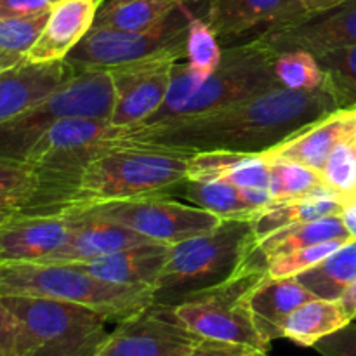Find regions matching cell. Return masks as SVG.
Returning <instances> with one entry per match:
<instances>
[{
    "instance_id": "1",
    "label": "cell",
    "mask_w": 356,
    "mask_h": 356,
    "mask_svg": "<svg viewBox=\"0 0 356 356\" xmlns=\"http://www.w3.org/2000/svg\"><path fill=\"white\" fill-rule=\"evenodd\" d=\"M337 108L329 89L299 92L278 86L209 113L120 127L113 143L167 146L191 153H264Z\"/></svg>"
},
{
    "instance_id": "2",
    "label": "cell",
    "mask_w": 356,
    "mask_h": 356,
    "mask_svg": "<svg viewBox=\"0 0 356 356\" xmlns=\"http://www.w3.org/2000/svg\"><path fill=\"white\" fill-rule=\"evenodd\" d=\"M191 152L111 143L75 179L59 211L104 202L165 195L186 181Z\"/></svg>"
},
{
    "instance_id": "3",
    "label": "cell",
    "mask_w": 356,
    "mask_h": 356,
    "mask_svg": "<svg viewBox=\"0 0 356 356\" xmlns=\"http://www.w3.org/2000/svg\"><path fill=\"white\" fill-rule=\"evenodd\" d=\"M256 243L252 219H221L211 232L174 243L153 287V301L176 306L226 284L245 266Z\"/></svg>"
},
{
    "instance_id": "4",
    "label": "cell",
    "mask_w": 356,
    "mask_h": 356,
    "mask_svg": "<svg viewBox=\"0 0 356 356\" xmlns=\"http://www.w3.org/2000/svg\"><path fill=\"white\" fill-rule=\"evenodd\" d=\"M0 294L59 299L87 306L120 322L153 302V289L122 285L70 264L0 263Z\"/></svg>"
},
{
    "instance_id": "5",
    "label": "cell",
    "mask_w": 356,
    "mask_h": 356,
    "mask_svg": "<svg viewBox=\"0 0 356 356\" xmlns=\"http://www.w3.org/2000/svg\"><path fill=\"white\" fill-rule=\"evenodd\" d=\"M2 299L17 322V356H96L110 336L111 320L87 306L33 296Z\"/></svg>"
},
{
    "instance_id": "6",
    "label": "cell",
    "mask_w": 356,
    "mask_h": 356,
    "mask_svg": "<svg viewBox=\"0 0 356 356\" xmlns=\"http://www.w3.org/2000/svg\"><path fill=\"white\" fill-rule=\"evenodd\" d=\"M115 89L110 72L83 70L30 110L0 124V160L24 163L31 146L65 118L110 122Z\"/></svg>"
},
{
    "instance_id": "7",
    "label": "cell",
    "mask_w": 356,
    "mask_h": 356,
    "mask_svg": "<svg viewBox=\"0 0 356 356\" xmlns=\"http://www.w3.org/2000/svg\"><path fill=\"white\" fill-rule=\"evenodd\" d=\"M268 277L266 268L247 257V263L232 280L198 292L174 306L177 318L202 339L242 346L247 350H270L250 315V289Z\"/></svg>"
},
{
    "instance_id": "8",
    "label": "cell",
    "mask_w": 356,
    "mask_h": 356,
    "mask_svg": "<svg viewBox=\"0 0 356 356\" xmlns=\"http://www.w3.org/2000/svg\"><path fill=\"white\" fill-rule=\"evenodd\" d=\"M188 0L172 10L162 23L149 30L124 31L90 28L89 33L65 58L76 72L110 70L143 61L169 51H186Z\"/></svg>"
},
{
    "instance_id": "9",
    "label": "cell",
    "mask_w": 356,
    "mask_h": 356,
    "mask_svg": "<svg viewBox=\"0 0 356 356\" xmlns=\"http://www.w3.org/2000/svg\"><path fill=\"white\" fill-rule=\"evenodd\" d=\"M65 211L117 222L132 232L141 233L146 238L169 245L211 232L221 222L218 216L165 195L82 205Z\"/></svg>"
},
{
    "instance_id": "10",
    "label": "cell",
    "mask_w": 356,
    "mask_h": 356,
    "mask_svg": "<svg viewBox=\"0 0 356 356\" xmlns=\"http://www.w3.org/2000/svg\"><path fill=\"white\" fill-rule=\"evenodd\" d=\"M275 54L259 40L222 47L218 70L191 94L174 118L209 113L278 87L273 73Z\"/></svg>"
},
{
    "instance_id": "11",
    "label": "cell",
    "mask_w": 356,
    "mask_h": 356,
    "mask_svg": "<svg viewBox=\"0 0 356 356\" xmlns=\"http://www.w3.org/2000/svg\"><path fill=\"white\" fill-rule=\"evenodd\" d=\"M202 337L174 313V306L155 302L120 320L96 356H188Z\"/></svg>"
},
{
    "instance_id": "12",
    "label": "cell",
    "mask_w": 356,
    "mask_h": 356,
    "mask_svg": "<svg viewBox=\"0 0 356 356\" xmlns=\"http://www.w3.org/2000/svg\"><path fill=\"white\" fill-rule=\"evenodd\" d=\"M184 56L186 51H169L110 70L115 89L110 124L132 127L148 120L162 106L170 86L172 66Z\"/></svg>"
},
{
    "instance_id": "13",
    "label": "cell",
    "mask_w": 356,
    "mask_h": 356,
    "mask_svg": "<svg viewBox=\"0 0 356 356\" xmlns=\"http://www.w3.org/2000/svg\"><path fill=\"white\" fill-rule=\"evenodd\" d=\"M273 54L306 51L318 56L334 49L356 45V0L318 14H302L273 26L256 38Z\"/></svg>"
},
{
    "instance_id": "14",
    "label": "cell",
    "mask_w": 356,
    "mask_h": 356,
    "mask_svg": "<svg viewBox=\"0 0 356 356\" xmlns=\"http://www.w3.org/2000/svg\"><path fill=\"white\" fill-rule=\"evenodd\" d=\"M72 229L61 212H13L0 225V263H44L68 242Z\"/></svg>"
},
{
    "instance_id": "15",
    "label": "cell",
    "mask_w": 356,
    "mask_h": 356,
    "mask_svg": "<svg viewBox=\"0 0 356 356\" xmlns=\"http://www.w3.org/2000/svg\"><path fill=\"white\" fill-rule=\"evenodd\" d=\"M204 19L219 42L226 45L235 37L261 28V33L302 16L301 0H204Z\"/></svg>"
},
{
    "instance_id": "16",
    "label": "cell",
    "mask_w": 356,
    "mask_h": 356,
    "mask_svg": "<svg viewBox=\"0 0 356 356\" xmlns=\"http://www.w3.org/2000/svg\"><path fill=\"white\" fill-rule=\"evenodd\" d=\"M76 75L72 65L61 61H24L0 75V124L44 101Z\"/></svg>"
},
{
    "instance_id": "17",
    "label": "cell",
    "mask_w": 356,
    "mask_h": 356,
    "mask_svg": "<svg viewBox=\"0 0 356 356\" xmlns=\"http://www.w3.org/2000/svg\"><path fill=\"white\" fill-rule=\"evenodd\" d=\"M351 136H356V106L337 108L332 113L296 131L263 155L268 159L292 160L322 172L334 146Z\"/></svg>"
},
{
    "instance_id": "18",
    "label": "cell",
    "mask_w": 356,
    "mask_h": 356,
    "mask_svg": "<svg viewBox=\"0 0 356 356\" xmlns=\"http://www.w3.org/2000/svg\"><path fill=\"white\" fill-rule=\"evenodd\" d=\"M61 214L68 216L72 221V235L58 252L44 261L45 264L87 263V261L99 259L118 250L139 245V243L152 242L141 233L132 232L117 222L68 211H63Z\"/></svg>"
},
{
    "instance_id": "19",
    "label": "cell",
    "mask_w": 356,
    "mask_h": 356,
    "mask_svg": "<svg viewBox=\"0 0 356 356\" xmlns=\"http://www.w3.org/2000/svg\"><path fill=\"white\" fill-rule=\"evenodd\" d=\"M99 0H59L49 13L47 24L26 61H61L94 26Z\"/></svg>"
},
{
    "instance_id": "20",
    "label": "cell",
    "mask_w": 356,
    "mask_h": 356,
    "mask_svg": "<svg viewBox=\"0 0 356 356\" xmlns=\"http://www.w3.org/2000/svg\"><path fill=\"white\" fill-rule=\"evenodd\" d=\"M170 245L163 242H145L129 249L118 250L110 256L87 263H72L75 270L86 271L92 277L122 285H138V287H155L163 270Z\"/></svg>"
},
{
    "instance_id": "21",
    "label": "cell",
    "mask_w": 356,
    "mask_h": 356,
    "mask_svg": "<svg viewBox=\"0 0 356 356\" xmlns=\"http://www.w3.org/2000/svg\"><path fill=\"white\" fill-rule=\"evenodd\" d=\"M315 296L296 277H264L247 296L254 325L268 344L282 337V327L294 309Z\"/></svg>"
},
{
    "instance_id": "22",
    "label": "cell",
    "mask_w": 356,
    "mask_h": 356,
    "mask_svg": "<svg viewBox=\"0 0 356 356\" xmlns=\"http://www.w3.org/2000/svg\"><path fill=\"white\" fill-rule=\"evenodd\" d=\"M329 240H353L339 216L296 222V225L277 229L256 243L250 252V259L259 266L266 268L268 263L275 257L285 256V254L316 245V243L329 242Z\"/></svg>"
},
{
    "instance_id": "23",
    "label": "cell",
    "mask_w": 356,
    "mask_h": 356,
    "mask_svg": "<svg viewBox=\"0 0 356 356\" xmlns=\"http://www.w3.org/2000/svg\"><path fill=\"white\" fill-rule=\"evenodd\" d=\"M343 204L341 197L334 193L309 195L302 198H291V200L273 202L263 211L252 216V228L256 240H263L277 229L296 222L315 221V219L339 216Z\"/></svg>"
},
{
    "instance_id": "24",
    "label": "cell",
    "mask_w": 356,
    "mask_h": 356,
    "mask_svg": "<svg viewBox=\"0 0 356 356\" xmlns=\"http://www.w3.org/2000/svg\"><path fill=\"white\" fill-rule=\"evenodd\" d=\"M351 323L339 299L315 298L291 313L282 327V337L298 346L313 348L323 337Z\"/></svg>"
},
{
    "instance_id": "25",
    "label": "cell",
    "mask_w": 356,
    "mask_h": 356,
    "mask_svg": "<svg viewBox=\"0 0 356 356\" xmlns=\"http://www.w3.org/2000/svg\"><path fill=\"white\" fill-rule=\"evenodd\" d=\"M184 204L218 216L219 219H252L254 212L242 200L240 188L228 181H183L165 193Z\"/></svg>"
},
{
    "instance_id": "26",
    "label": "cell",
    "mask_w": 356,
    "mask_h": 356,
    "mask_svg": "<svg viewBox=\"0 0 356 356\" xmlns=\"http://www.w3.org/2000/svg\"><path fill=\"white\" fill-rule=\"evenodd\" d=\"M186 0H106L99 7L94 28L143 31L162 23Z\"/></svg>"
},
{
    "instance_id": "27",
    "label": "cell",
    "mask_w": 356,
    "mask_h": 356,
    "mask_svg": "<svg viewBox=\"0 0 356 356\" xmlns=\"http://www.w3.org/2000/svg\"><path fill=\"white\" fill-rule=\"evenodd\" d=\"M296 278L315 298L339 299L356 280V240L346 242L322 263Z\"/></svg>"
},
{
    "instance_id": "28",
    "label": "cell",
    "mask_w": 356,
    "mask_h": 356,
    "mask_svg": "<svg viewBox=\"0 0 356 356\" xmlns=\"http://www.w3.org/2000/svg\"><path fill=\"white\" fill-rule=\"evenodd\" d=\"M270 160V183H268V191H270L273 202L302 198L318 193H334L323 183L322 174L313 170L312 167H306L299 162H292V160Z\"/></svg>"
},
{
    "instance_id": "29",
    "label": "cell",
    "mask_w": 356,
    "mask_h": 356,
    "mask_svg": "<svg viewBox=\"0 0 356 356\" xmlns=\"http://www.w3.org/2000/svg\"><path fill=\"white\" fill-rule=\"evenodd\" d=\"M222 59V45L211 24L193 13L188 2V35L184 61L191 72L205 82L218 70Z\"/></svg>"
},
{
    "instance_id": "30",
    "label": "cell",
    "mask_w": 356,
    "mask_h": 356,
    "mask_svg": "<svg viewBox=\"0 0 356 356\" xmlns=\"http://www.w3.org/2000/svg\"><path fill=\"white\" fill-rule=\"evenodd\" d=\"M273 73L278 86L299 92L327 89L325 72L315 54L306 51H287L275 54Z\"/></svg>"
},
{
    "instance_id": "31",
    "label": "cell",
    "mask_w": 356,
    "mask_h": 356,
    "mask_svg": "<svg viewBox=\"0 0 356 356\" xmlns=\"http://www.w3.org/2000/svg\"><path fill=\"white\" fill-rule=\"evenodd\" d=\"M316 59L325 72L327 89L336 97L339 108L356 106V45L327 51Z\"/></svg>"
},
{
    "instance_id": "32",
    "label": "cell",
    "mask_w": 356,
    "mask_h": 356,
    "mask_svg": "<svg viewBox=\"0 0 356 356\" xmlns=\"http://www.w3.org/2000/svg\"><path fill=\"white\" fill-rule=\"evenodd\" d=\"M37 190V174L28 163L0 160V211H26Z\"/></svg>"
},
{
    "instance_id": "33",
    "label": "cell",
    "mask_w": 356,
    "mask_h": 356,
    "mask_svg": "<svg viewBox=\"0 0 356 356\" xmlns=\"http://www.w3.org/2000/svg\"><path fill=\"white\" fill-rule=\"evenodd\" d=\"M322 179L337 197L356 193V136L334 146L322 169Z\"/></svg>"
},
{
    "instance_id": "34",
    "label": "cell",
    "mask_w": 356,
    "mask_h": 356,
    "mask_svg": "<svg viewBox=\"0 0 356 356\" xmlns=\"http://www.w3.org/2000/svg\"><path fill=\"white\" fill-rule=\"evenodd\" d=\"M49 13L0 17V51L26 58L47 24Z\"/></svg>"
},
{
    "instance_id": "35",
    "label": "cell",
    "mask_w": 356,
    "mask_h": 356,
    "mask_svg": "<svg viewBox=\"0 0 356 356\" xmlns=\"http://www.w3.org/2000/svg\"><path fill=\"white\" fill-rule=\"evenodd\" d=\"M346 242H350V240H329V242L316 243V245L305 247V249L294 250V252L285 254V256L275 257L266 266L268 277H298V275L305 273V271L312 270L313 266L322 263Z\"/></svg>"
},
{
    "instance_id": "36",
    "label": "cell",
    "mask_w": 356,
    "mask_h": 356,
    "mask_svg": "<svg viewBox=\"0 0 356 356\" xmlns=\"http://www.w3.org/2000/svg\"><path fill=\"white\" fill-rule=\"evenodd\" d=\"M247 153L222 152V149H212V152H197L191 155L188 162L186 179L190 181H228L233 170L238 167Z\"/></svg>"
},
{
    "instance_id": "37",
    "label": "cell",
    "mask_w": 356,
    "mask_h": 356,
    "mask_svg": "<svg viewBox=\"0 0 356 356\" xmlns=\"http://www.w3.org/2000/svg\"><path fill=\"white\" fill-rule=\"evenodd\" d=\"M313 348L322 356H356V323H348L337 332L323 337Z\"/></svg>"
},
{
    "instance_id": "38",
    "label": "cell",
    "mask_w": 356,
    "mask_h": 356,
    "mask_svg": "<svg viewBox=\"0 0 356 356\" xmlns=\"http://www.w3.org/2000/svg\"><path fill=\"white\" fill-rule=\"evenodd\" d=\"M0 356H17V322L0 296Z\"/></svg>"
},
{
    "instance_id": "39",
    "label": "cell",
    "mask_w": 356,
    "mask_h": 356,
    "mask_svg": "<svg viewBox=\"0 0 356 356\" xmlns=\"http://www.w3.org/2000/svg\"><path fill=\"white\" fill-rule=\"evenodd\" d=\"M59 0H0V17L33 16L47 13Z\"/></svg>"
},
{
    "instance_id": "40",
    "label": "cell",
    "mask_w": 356,
    "mask_h": 356,
    "mask_svg": "<svg viewBox=\"0 0 356 356\" xmlns=\"http://www.w3.org/2000/svg\"><path fill=\"white\" fill-rule=\"evenodd\" d=\"M247 348L204 339L188 356H242Z\"/></svg>"
},
{
    "instance_id": "41",
    "label": "cell",
    "mask_w": 356,
    "mask_h": 356,
    "mask_svg": "<svg viewBox=\"0 0 356 356\" xmlns=\"http://www.w3.org/2000/svg\"><path fill=\"white\" fill-rule=\"evenodd\" d=\"M240 195H242V200L245 202V205L254 214L273 204V198H271L268 188H240Z\"/></svg>"
},
{
    "instance_id": "42",
    "label": "cell",
    "mask_w": 356,
    "mask_h": 356,
    "mask_svg": "<svg viewBox=\"0 0 356 356\" xmlns=\"http://www.w3.org/2000/svg\"><path fill=\"white\" fill-rule=\"evenodd\" d=\"M341 204H343V209H341L339 218L343 219L351 238L356 240V193L341 198Z\"/></svg>"
},
{
    "instance_id": "43",
    "label": "cell",
    "mask_w": 356,
    "mask_h": 356,
    "mask_svg": "<svg viewBox=\"0 0 356 356\" xmlns=\"http://www.w3.org/2000/svg\"><path fill=\"white\" fill-rule=\"evenodd\" d=\"M344 2H346V0H301L305 14L323 13V10H330Z\"/></svg>"
},
{
    "instance_id": "44",
    "label": "cell",
    "mask_w": 356,
    "mask_h": 356,
    "mask_svg": "<svg viewBox=\"0 0 356 356\" xmlns=\"http://www.w3.org/2000/svg\"><path fill=\"white\" fill-rule=\"evenodd\" d=\"M339 302L344 308V312H346V315L350 316L351 322H353L356 318V280L343 292V296L339 298Z\"/></svg>"
},
{
    "instance_id": "45",
    "label": "cell",
    "mask_w": 356,
    "mask_h": 356,
    "mask_svg": "<svg viewBox=\"0 0 356 356\" xmlns=\"http://www.w3.org/2000/svg\"><path fill=\"white\" fill-rule=\"evenodd\" d=\"M26 61V58L23 56H16V54H7V52L0 51V75L6 73L7 70L14 68V66L21 65V63Z\"/></svg>"
},
{
    "instance_id": "46",
    "label": "cell",
    "mask_w": 356,
    "mask_h": 356,
    "mask_svg": "<svg viewBox=\"0 0 356 356\" xmlns=\"http://www.w3.org/2000/svg\"><path fill=\"white\" fill-rule=\"evenodd\" d=\"M242 356H268V351L263 350H245Z\"/></svg>"
},
{
    "instance_id": "47",
    "label": "cell",
    "mask_w": 356,
    "mask_h": 356,
    "mask_svg": "<svg viewBox=\"0 0 356 356\" xmlns=\"http://www.w3.org/2000/svg\"><path fill=\"white\" fill-rule=\"evenodd\" d=\"M9 214H13V212H3V211H0V225H2V221H3V219H6Z\"/></svg>"
},
{
    "instance_id": "48",
    "label": "cell",
    "mask_w": 356,
    "mask_h": 356,
    "mask_svg": "<svg viewBox=\"0 0 356 356\" xmlns=\"http://www.w3.org/2000/svg\"><path fill=\"white\" fill-rule=\"evenodd\" d=\"M99 2H101V6H103V3H104V2H106V0H99Z\"/></svg>"
},
{
    "instance_id": "49",
    "label": "cell",
    "mask_w": 356,
    "mask_h": 356,
    "mask_svg": "<svg viewBox=\"0 0 356 356\" xmlns=\"http://www.w3.org/2000/svg\"><path fill=\"white\" fill-rule=\"evenodd\" d=\"M188 2H190V3H191V2H198V0H188Z\"/></svg>"
},
{
    "instance_id": "50",
    "label": "cell",
    "mask_w": 356,
    "mask_h": 356,
    "mask_svg": "<svg viewBox=\"0 0 356 356\" xmlns=\"http://www.w3.org/2000/svg\"><path fill=\"white\" fill-rule=\"evenodd\" d=\"M113 2H118V0H113Z\"/></svg>"
}]
</instances>
